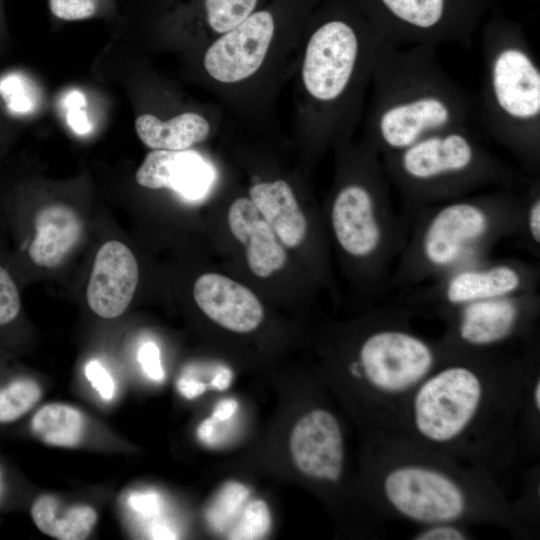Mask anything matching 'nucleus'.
I'll list each match as a JSON object with an SVG mask.
<instances>
[{"label":"nucleus","instance_id":"obj_1","mask_svg":"<svg viewBox=\"0 0 540 540\" xmlns=\"http://www.w3.org/2000/svg\"><path fill=\"white\" fill-rule=\"evenodd\" d=\"M528 357L459 350L407 401L392 434L493 475L518 444Z\"/></svg>","mask_w":540,"mask_h":540},{"label":"nucleus","instance_id":"obj_14","mask_svg":"<svg viewBox=\"0 0 540 540\" xmlns=\"http://www.w3.org/2000/svg\"><path fill=\"white\" fill-rule=\"evenodd\" d=\"M289 451L297 470L313 480L337 483L345 464V444L337 417L325 408H314L296 422Z\"/></svg>","mask_w":540,"mask_h":540},{"label":"nucleus","instance_id":"obj_8","mask_svg":"<svg viewBox=\"0 0 540 540\" xmlns=\"http://www.w3.org/2000/svg\"><path fill=\"white\" fill-rule=\"evenodd\" d=\"M380 157L410 223L422 208L487 190L514 189L532 178L516 173L470 126L436 132Z\"/></svg>","mask_w":540,"mask_h":540},{"label":"nucleus","instance_id":"obj_34","mask_svg":"<svg viewBox=\"0 0 540 540\" xmlns=\"http://www.w3.org/2000/svg\"><path fill=\"white\" fill-rule=\"evenodd\" d=\"M139 361L145 373L155 381L164 378V372L160 361V352L156 344L145 343L139 351Z\"/></svg>","mask_w":540,"mask_h":540},{"label":"nucleus","instance_id":"obj_17","mask_svg":"<svg viewBox=\"0 0 540 540\" xmlns=\"http://www.w3.org/2000/svg\"><path fill=\"white\" fill-rule=\"evenodd\" d=\"M193 296L202 312L221 327L248 333L263 320L257 296L246 286L217 273H206L195 281Z\"/></svg>","mask_w":540,"mask_h":540},{"label":"nucleus","instance_id":"obj_2","mask_svg":"<svg viewBox=\"0 0 540 540\" xmlns=\"http://www.w3.org/2000/svg\"><path fill=\"white\" fill-rule=\"evenodd\" d=\"M385 41L359 0H323L301 38L296 126L316 143L345 142L362 122L375 64Z\"/></svg>","mask_w":540,"mask_h":540},{"label":"nucleus","instance_id":"obj_12","mask_svg":"<svg viewBox=\"0 0 540 540\" xmlns=\"http://www.w3.org/2000/svg\"><path fill=\"white\" fill-rule=\"evenodd\" d=\"M537 270L521 261L482 262L458 269L418 293L447 312L467 303L536 291Z\"/></svg>","mask_w":540,"mask_h":540},{"label":"nucleus","instance_id":"obj_13","mask_svg":"<svg viewBox=\"0 0 540 540\" xmlns=\"http://www.w3.org/2000/svg\"><path fill=\"white\" fill-rule=\"evenodd\" d=\"M269 0H160L153 21L161 31L179 34L203 50Z\"/></svg>","mask_w":540,"mask_h":540},{"label":"nucleus","instance_id":"obj_40","mask_svg":"<svg viewBox=\"0 0 540 540\" xmlns=\"http://www.w3.org/2000/svg\"><path fill=\"white\" fill-rule=\"evenodd\" d=\"M3 491H4V485H3V482H2V480L0 478V499L2 497Z\"/></svg>","mask_w":540,"mask_h":540},{"label":"nucleus","instance_id":"obj_16","mask_svg":"<svg viewBox=\"0 0 540 540\" xmlns=\"http://www.w3.org/2000/svg\"><path fill=\"white\" fill-rule=\"evenodd\" d=\"M213 165L194 150H152L136 171V182L149 189H169L185 199L198 200L214 185Z\"/></svg>","mask_w":540,"mask_h":540},{"label":"nucleus","instance_id":"obj_33","mask_svg":"<svg viewBox=\"0 0 540 540\" xmlns=\"http://www.w3.org/2000/svg\"><path fill=\"white\" fill-rule=\"evenodd\" d=\"M85 374L102 398L110 400L113 397L115 390L113 380L99 362H89L85 367Z\"/></svg>","mask_w":540,"mask_h":540},{"label":"nucleus","instance_id":"obj_7","mask_svg":"<svg viewBox=\"0 0 540 540\" xmlns=\"http://www.w3.org/2000/svg\"><path fill=\"white\" fill-rule=\"evenodd\" d=\"M484 75L475 118L536 177L540 165V67L521 25L494 11L481 32Z\"/></svg>","mask_w":540,"mask_h":540},{"label":"nucleus","instance_id":"obj_19","mask_svg":"<svg viewBox=\"0 0 540 540\" xmlns=\"http://www.w3.org/2000/svg\"><path fill=\"white\" fill-rule=\"evenodd\" d=\"M82 222L70 206L55 203L42 207L34 218V235L28 244V259L38 267L59 266L75 248Z\"/></svg>","mask_w":540,"mask_h":540},{"label":"nucleus","instance_id":"obj_36","mask_svg":"<svg viewBox=\"0 0 540 540\" xmlns=\"http://www.w3.org/2000/svg\"><path fill=\"white\" fill-rule=\"evenodd\" d=\"M237 402L233 399H224L220 401L212 414L215 421H225L229 419L237 409Z\"/></svg>","mask_w":540,"mask_h":540},{"label":"nucleus","instance_id":"obj_31","mask_svg":"<svg viewBox=\"0 0 540 540\" xmlns=\"http://www.w3.org/2000/svg\"><path fill=\"white\" fill-rule=\"evenodd\" d=\"M64 104L67 109V123L71 129L79 135L89 133L91 124L86 111L82 109L85 96L79 91H71L64 99Z\"/></svg>","mask_w":540,"mask_h":540},{"label":"nucleus","instance_id":"obj_23","mask_svg":"<svg viewBox=\"0 0 540 540\" xmlns=\"http://www.w3.org/2000/svg\"><path fill=\"white\" fill-rule=\"evenodd\" d=\"M84 415L76 408L65 404H48L33 416V433L42 442L57 447L77 446L85 431Z\"/></svg>","mask_w":540,"mask_h":540},{"label":"nucleus","instance_id":"obj_29","mask_svg":"<svg viewBox=\"0 0 540 540\" xmlns=\"http://www.w3.org/2000/svg\"><path fill=\"white\" fill-rule=\"evenodd\" d=\"M101 0H48L51 14L64 21H79L95 16Z\"/></svg>","mask_w":540,"mask_h":540},{"label":"nucleus","instance_id":"obj_18","mask_svg":"<svg viewBox=\"0 0 540 540\" xmlns=\"http://www.w3.org/2000/svg\"><path fill=\"white\" fill-rule=\"evenodd\" d=\"M233 236L246 247L248 266L253 274L266 278L286 263V252L269 224L250 198H237L228 211Z\"/></svg>","mask_w":540,"mask_h":540},{"label":"nucleus","instance_id":"obj_4","mask_svg":"<svg viewBox=\"0 0 540 540\" xmlns=\"http://www.w3.org/2000/svg\"><path fill=\"white\" fill-rule=\"evenodd\" d=\"M369 91L363 141L380 156L475 119L476 98L444 70L431 46L385 42Z\"/></svg>","mask_w":540,"mask_h":540},{"label":"nucleus","instance_id":"obj_35","mask_svg":"<svg viewBox=\"0 0 540 540\" xmlns=\"http://www.w3.org/2000/svg\"><path fill=\"white\" fill-rule=\"evenodd\" d=\"M179 392L187 399H194L206 390V385L195 379L181 377L177 382Z\"/></svg>","mask_w":540,"mask_h":540},{"label":"nucleus","instance_id":"obj_11","mask_svg":"<svg viewBox=\"0 0 540 540\" xmlns=\"http://www.w3.org/2000/svg\"><path fill=\"white\" fill-rule=\"evenodd\" d=\"M538 306L536 291L467 303L445 312L444 338L466 351H497L529 333Z\"/></svg>","mask_w":540,"mask_h":540},{"label":"nucleus","instance_id":"obj_26","mask_svg":"<svg viewBox=\"0 0 540 540\" xmlns=\"http://www.w3.org/2000/svg\"><path fill=\"white\" fill-rule=\"evenodd\" d=\"M270 527L271 515L267 504L262 500H253L242 509L233 526L229 528L227 539H262L269 533Z\"/></svg>","mask_w":540,"mask_h":540},{"label":"nucleus","instance_id":"obj_25","mask_svg":"<svg viewBox=\"0 0 540 540\" xmlns=\"http://www.w3.org/2000/svg\"><path fill=\"white\" fill-rule=\"evenodd\" d=\"M41 388L37 382L22 378L0 389V423L16 421L39 401Z\"/></svg>","mask_w":540,"mask_h":540},{"label":"nucleus","instance_id":"obj_41","mask_svg":"<svg viewBox=\"0 0 540 540\" xmlns=\"http://www.w3.org/2000/svg\"><path fill=\"white\" fill-rule=\"evenodd\" d=\"M0 13H1V10H0Z\"/></svg>","mask_w":540,"mask_h":540},{"label":"nucleus","instance_id":"obj_22","mask_svg":"<svg viewBox=\"0 0 540 540\" xmlns=\"http://www.w3.org/2000/svg\"><path fill=\"white\" fill-rule=\"evenodd\" d=\"M31 516L41 532L60 540L87 538L97 521L92 507L77 505L64 510L52 495L38 497L32 504Z\"/></svg>","mask_w":540,"mask_h":540},{"label":"nucleus","instance_id":"obj_37","mask_svg":"<svg viewBox=\"0 0 540 540\" xmlns=\"http://www.w3.org/2000/svg\"><path fill=\"white\" fill-rule=\"evenodd\" d=\"M231 379L232 372L227 368H223L215 374L210 384L216 390H225L230 385Z\"/></svg>","mask_w":540,"mask_h":540},{"label":"nucleus","instance_id":"obj_39","mask_svg":"<svg viewBox=\"0 0 540 540\" xmlns=\"http://www.w3.org/2000/svg\"><path fill=\"white\" fill-rule=\"evenodd\" d=\"M137 503V508L146 513H151L157 509V498L155 495H141L137 498Z\"/></svg>","mask_w":540,"mask_h":540},{"label":"nucleus","instance_id":"obj_10","mask_svg":"<svg viewBox=\"0 0 540 540\" xmlns=\"http://www.w3.org/2000/svg\"><path fill=\"white\" fill-rule=\"evenodd\" d=\"M504 0H359L372 25L395 47L470 48L481 24Z\"/></svg>","mask_w":540,"mask_h":540},{"label":"nucleus","instance_id":"obj_15","mask_svg":"<svg viewBox=\"0 0 540 540\" xmlns=\"http://www.w3.org/2000/svg\"><path fill=\"white\" fill-rule=\"evenodd\" d=\"M139 280V268L132 251L112 240L97 251L86 297L90 309L98 316L112 319L129 306Z\"/></svg>","mask_w":540,"mask_h":540},{"label":"nucleus","instance_id":"obj_21","mask_svg":"<svg viewBox=\"0 0 540 540\" xmlns=\"http://www.w3.org/2000/svg\"><path fill=\"white\" fill-rule=\"evenodd\" d=\"M135 130L141 142L152 150L181 151L205 141L212 124L196 111L181 112L166 120L145 113L136 118Z\"/></svg>","mask_w":540,"mask_h":540},{"label":"nucleus","instance_id":"obj_38","mask_svg":"<svg viewBox=\"0 0 540 540\" xmlns=\"http://www.w3.org/2000/svg\"><path fill=\"white\" fill-rule=\"evenodd\" d=\"M215 420L210 417L205 419L197 430V436L201 441L209 442L212 439V434L215 428Z\"/></svg>","mask_w":540,"mask_h":540},{"label":"nucleus","instance_id":"obj_9","mask_svg":"<svg viewBox=\"0 0 540 540\" xmlns=\"http://www.w3.org/2000/svg\"><path fill=\"white\" fill-rule=\"evenodd\" d=\"M349 150L348 173L331 205L332 230L347 255L375 266L388 290L410 222L393 207L391 184L379 153L363 140Z\"/></svg>","mask_w":540,"mask_h":540},{"label":"nucleus","instance_id":"obj_32","mask_svg":"<svg viewBox=\"0 0 540 540\" xmlns=\"http://www.w3.org/2000/svg\"><path fill=\"white\" fill-rule=\"evenodd\" d=\"M415 540H466L471 534L463 525L440 523L421 527L412 537Z\"/></svg>","mask_w":540,"mask_h":540},{"label":"nucleus","instance_id":"obj_24","mask_svg":"<svg viewBox=\"0 0 540 540\" xmlns=\"http://www.w3.org/2000/svg\"><path fill=\"white\" fill-rule=\"evenodd\" d=\"M249 496V490L239 482L230 481L221 487L206 511V520L216 532L229 530L238 518Z\"/></svg>","mask_w":540,"mask_h":540},{"label":"nucleus","instance_id":"obj_6","mask_svg":"<svg viewBox=\"0 0 540 540\" xmlns=\"http://www.w3.org/2000/svg\"><path fill=\"white\" fill-rule=\"evenodd\" d=\"M322 1L269 0L208 44L201 65L214 91L238 108L267 103L293 75L306 22Z\"/></svg>","mask_w":540,"mask_h":540},{"label":"nucleus","instance_id":"obj_27","mask_svg":"<svg viewBox=\"0 0 540 540\" xmlns=\"http://www.w3.org/2000/svg\"><path fill=\"white\" fill-rule=\"evenodd\" d=\"M21 298L10 271L0 263V327L12 324L20 314Z\"/></svg>","mask_w":540,"mask_h":540},{"label":"nucleus","instance_id":"obj_20","mask_svg":"<svg viewBox=\"0 0 540 540\" xmlns=\"http://www.w3.org/2000/svg\"><path fill=\"white\" fill-rule=\"evenodd\" d=\"M249 198L284 246L294 248L304 241L307 220L287 181L256 182Z\"/></svg>","mask_w":540,"mask_h":540},{"label":"nucleus","instance_id":"obj_5","mask_svg":"<svg viewBox=\"0 0 540 540\" xmlns=\"http://www.w3.org/2000/svg\"><path fill=\"white\" fill-rule=\"evenodd\" d=\"M527 190L498 189L418 210L391 278V288L436 282L485 262L502 239L523 235Z\"/></svg>","mask_w":540,"mask_h":540},{"label":"nucleus","instance_id":"obj_28","mask_svg":"<svg viewBox=\"0 0 540 540\" xmlns=\"http://www.w3.org/2000/svg\"><path fill=\"white\" fill-rule=\"evenodd\" d=\"M523 237L528 246L540 245V188L539 179L533 177L528 185V200L524 216Z\"/></svg>","mask_w":540,"mask_h":540},{"label":"nucleus","instance_id":"obj_3","mask_svg":"<svg viewBox=\"0 0 540 540\" xmlns=\"http://www.w3.org/2000/svg\"><path fill=\"white\" fill-rule=\"evenodd\" d=\"M380 441L376 482L382 517L421 527L482 521L516 524L517 512L489 472L398 435L380 434Z\"/></svg>","mask_w":540,"mask_h":540},{"label":"nucleus","instance_id":"obj_30","mask_svg":"<svg viewBox=\"0 0 540 540\" xmlns=\"http://www.w3.org/2000/svg\"><path fill=\"white\" fill-rule=\"evenodd\" d=\"M0 95L10 111L26 113L32 108L25 81L18 74H9L0 80Z\"/></svg>","mask_w":540,"mask_h":540}]
</instances>
